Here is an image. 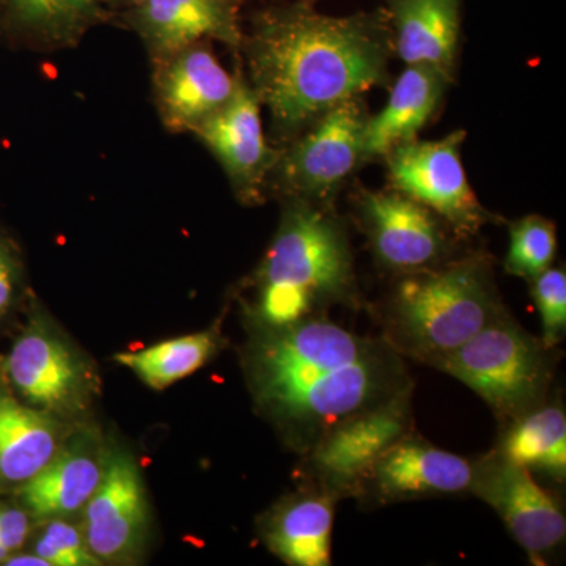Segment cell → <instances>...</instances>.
<instances>
[{
    "mask_svg": "<svg viewBox=\"0 0 566 566\" xmlns=\"http://www.w3.org/2000/svg\"><path fill=\"white\" fill-rule=\"evenodd\" d=\"M7 374L14 389L33 405L66 409L81 397L80 365L57 338L28 331L7 357Z\"/></svg>",
    "mask_w": 566,
    "mask_h": 566,
    "instance_id": "obj_18",
    "label": "cell"
},
{
    "mask_svg": "<svg viewBox=\"0 0 566 566\" xmlns=\"http://www.w3.org/2000/svg\"><path fill=\"white\" fill-rule=\"evenodd\" d=\"M472 494L493 506L532 564L545 565L546 557L564 543L566 520L560 502L524 465L490 453L476 461Z\"/></svg>",
    "mask_w": 566,
    "mask_h": 566,
    "instance_id": "obj_8",
    "label": "cell"
},
{
    "mask_svg": "<svg viewBox=\"0 0 566 566\" xmlns=\"http://www.w3.org/2000/svg\"><path fill=\"white\" fill-rule=\"evenodd\" d=\"M17 256L11 251L10 245L0 238V316L9 311L18 283Z\"/></svg>",
    "mask_w": 566,
    "mask_h": 566,
    "instance_id": "obj_29",
    "label": "cell"
},
{
    "mask_svg": "<svg viewBox=\"0 0 566 566\" xmlns=\"http://www.w3.org/2000/svg\"><path fill=\"white\" fill-rule=\"evenodd\" d=\"M145 517L144 488L128 457L112 458L102 482L85 504V545L98 560L128 553Z\"/></svg>",
    "mask_w": 566,
    "mask_h": 566,
    "instance_id": "obj_15",
    "label": "cell"
},
{
    "mask_svg": "<svg viewBox=\"0 0 566 566\" xmlns=\"http://www.w3.org/2000/svg\"><path fill=\"white\" fill-rule=\"evenodd\" d=\"M2 13H3V7H2V2H0V17H2Z\"/></svg>",
    "mask_w": 566,
    "mask_h": 566,
    "instance_id": "obj_32",
    "label": "cell"
},
{
    "mask_svg": "<svg viewBox=\"0 0 566 566\" xmlns=\"http://www.w3.org/2000/svg\"><path fill=\"white\" fill-rule=\"evenodd\" d=\"M107 2L115 3V6L128 7L129 10L136 9L147 0H107Z\"/></svg>",
    "mask_w": 566,
    "mask_h": 566,
    "instance_id": "obj_31",
    "label": "cell"
},
{
    "mask_svg": "<svg viewBox=\"0 0 566 566\" xmlns=\"http://www.w3.org/2000/svg\"><path fill=\"white\" fill-rule=\"evenodd\" d=\"M449 74L431 65H406L387 104L365 122L364 159L386 158L415 140L444 96Z\"/></svg>",
    "mask_w": 566,
    "mask_h": 566,
    "instance_id": "obj_16",
    "label": "cell"
},
{
    "mask_svg": "<svg viewBox=\"0 0 566 566\" xmlns=\"http://www.w3.org/2000/svg\"><path fill=\"white\" fill-rule=\"evenodd\" d=\"M528 471L545 472L556 482L566 476V416L560 403H543L513 420L494 450Z\"/></svg>",
    "mask_w": 566,
    "mask_h": 566,
    "instance_id": "obj_22",
    "label": "cell"
},
{
    "mask_svg": "<svg viewBox=\"0 0 566 566\" xmlns=\"http://www.w3.org/2000/svg\"><path fill=\"white\" fill-rule=\"evenodd\" d=\"M531 292L542 316V342L556 348L566 333V274L564 268H547L532 279Z\"/></svg>",
    "mask_w": 566,
    "mask_h": 566,
    "instance_id": "obj_26",
    "label": "cell"
},
{
    "mask_svg": "<svg viewBox=\"0 0 566 566\" xmlns=\"http://www.w3.org/2000/svg\"><path fill=\"white\" fill-rule=\"evenodd\" d=\"M259 281V318L266 327L353 303V256L344 227L322 208L297 199L283 214Z\"/></svg>",
    "mask_w": 566,
    "mask_h": 566,
    "instance_id": "obj_3",
    "label": "cell"
},
{
    "mask_svg": "<svg viewBox=\"0 0 566 566\" xmlns=\"http://www.w3.org/2000/svg\"><path fill=\"white\" fill-rule=\"evenodd\" d=\"M387 24L406 65L455 66L461 0H387Z\"/></svg>",
    "mask_w": 566,
    "mask_h": 566,
    "instance_id": "obj_17",
    "label": "cell"
},
{
    "mask_svg": "<svg viewBox=\"0 0 566 566\" xmlns=\"http://www.w3.org/2000/svg\"><path fill=\"white\" fill-rule=\"evenodd\" d=\"M476 461L455 455L409 433L376 461L360 495L381 504L439 495L472 494Z\"/></svg>",
    "mask_w": 566,
    "mask_h": 566,
    "instance_id": "obj_10",
    "label": "cell"
},
{
    "mask_svg": "<svg viewBox=\"0 0 566 566\" xmlns=\"http://www.w3.org/2000/svg\"><path fill=\"white\" fill-rule=\"evenodd\" d=\"M29 534V517L20 509L0 504V564L24 545Z\"/></svg>",
    "mask_w": 566,
    "mask_h": 566,
    "instance_id": "obj_28",
    "label": "cell"
},
{
    "mask_svg": "<svg viewBox=\"0 0 566 566\" xmlns=\"http://www.w3.org/2000/svg\"><path fill=\"white\" fill-rule=\"evenodd\" d=\"M260 107L252 88L238 81L229 103L193 132L222 164L234 189L245 200L259 196L264 178L277 163L264 139Z\"/></svg>",
    "mask_w": 566,
    "mask_h": 566,
    "instance_id": "obj_12",
    "label": "cell"
},
{
    "mask_svg": "<svg viewBox=\"0 0 566 566\" xmlns=\"http://www.w3.org/2000/svg\"><path fill=\"white\" fill-rule=\"evenodd\" d=\"M57 450L51 420L0 389V490L22 486Z\"/></svg>",
    "mask_w": 566,
    "mask_h": 566,
    "instance_id": "obj_20",
    "label": "cell"
},
{
    "mask_svg": "<svg viewBox=\"0 0 566 566\" xmlns=\"http://www.w3.org/2000/svg\"><path fill=\"white\" fill-rule=\"evenodd\" d=\"M335 502L318 486L283 502L264 528L268 547L289 565H331Z\"/></svg>",
    "mask_w": 566,
    "mask_h": 566,
    "instance_id": "obj_19",
    "label": "cell"
},
{
    "mask_svg": "<svg viewBox=\"0 0 566 566\" xmlns=\"http://www.w3.org/2000/svg\"><path fill=\"white\" fill-rule=\"evenodd\" d=\"M464 133L441 140L408 142L386 156L395 191L411 197L444 219L458 234L475 233L486 222L461 161Z\"/></svg>",
    "mask_w": 566,
    "mask_h": 566,
    "instance_id": "obj_7",
    "label": "cell"
},
{
    "mask_svg": "<svg viewBox=\"0 0 566 566\" xmlns=\"http://www.w3.org/2000/svg\"><path fill=\"white\" fill-rule=\"evenodd\" d=\"M365 122L359 96L324 112L311 123V132L282 156V181L305 200L333 193L364 159Z\"/></svg>",
    "mask_w": 566,
    "mask_h": 566,
    "instance_id": "obj_9",
    "label": "cell"
},
{
    "mask_svg": "<svg viewBox=\"0 0 566 566\" xmlns=\"http://www.w3.org/2000/svg\"><path fill=\"white\" fill-rule=\"evenodd\" d=\"M216 349V334L199 333L161 342L139 353L117 354L115 360L132 368L153 389H166L186 376L196 374Z\"/></svg>",
    "mask_w": 566,
    "mask_h": 566,
    "instance_id": "obj_23",
    "label": "cell"
},
{
    "mask_svg": "<svg viewBox=\"0 0 566 566\" xmlns=\"http://www.w3.org/2000/svg\"><path fill=\"white\" fill-rule=\"evenodd\" d=\"M268 329L253 345V386L304 452L349 417L412 390L405 356L386 337L353 333L326 314Z\"/></svg>",
    "mask_w": 566,
    "mask_h": 566,
    "instance_id": "obj_1",
    "label": "cell"
},
{
    "mask_svg": "<svg viewBox=\"0 0 566 566\" xmlns=\"http://www.w3.org/2000/svg\"><path fill=\"white\" fill-rule=\"evenodd\" d=\"M103 472L98 461L87 453H62L21 486L22 504L36 517L69 515L87 504Z\"/></svg>",
    "mask_w": 566,
    "mask_h": 566,
    "instance_id": "obj_21",
    "label": "cell"
},
{
    "mask_svg": "<svg viewBox=\"0 0 566 566\" xmlns=\"http://www.w3.org/2000/svg\"><path fill=\"white\" fill-rule=\"evenodd\" d=\"M557 252L556 227L542 216H526L510 229L505 271L516 277H536L551 268Z\"/></svg>",
    "mask_w": 566,
    "mask_h": 566,
    "instance_id": "obj_25",
    "label": "cell"
},
{
    "mask_svg": "<svg viewBox=\"0 0 566 566\" xmlns=\"http://www.w3.org/2000/svg\"><path fill=\"white\" fill-rule=\"evenodd\" d=\"M35 554L43 557L50 566H91L99 565L82 539L80 532L65 523H52L36 542Z\"/></svg>",
    "mask_w": 566,
    "mask_h": 566,
    "instance_id": "obj_27",
    "label": "cell"
},
{
    "mask_svg": "<svg viewBox=\"0 0 566 566\" xmlns=\"http://www.w3.org/2000/svg\"><path fill=\"white\" fill-rule=\"evenodd\" d=\"M509 314L483 259L405 274L387 311V340L431 365Z\"/></svg>",
    "mask_w": 566,
    "mask_h": 566,
    "instance_id": "obj_4",
    "label": "cell"
},
{
    "mask_svg": "<svg viewBox=\"0 0 566 566\" xmlns=\"http://www.w3.org/2000/svg\"><path fill=\"white\" fill-rule=\"evenodd\" d=\"M431 367L453 376L486 401L506 424L546 403L551 349L505 314Z\"/></svg>",
    "mask_w": 566,
    "mask_h": 566,
    "instance_id": "obj_5",
    "label": "cell"
},
{
    "mask_svg": "<svg viewBox=\"0 0 566 566\" xmlns=\"http://www.w3.org/2000/svg\"><path fill=\"white\" fill-rule=\"evenodd\" d=\"M6 565L9 566H50L39 554H21V556H11L7 558Z\"/></svg>",
    "mask_w": 566,
    "mask_h": 566,
    "instance_id": "obj_30",
    "label": "cell"
},
{
    "mask_svg": "<svg viewBox=\"0 0 566 566\" xmlns=\"http://www.w3.org/2000/svg\"><path fill=\"white\" fill-rule=\"evenodd\" d=\"M21 29L52 43L76 40L102 17V0H0Z\"/></svg>",
    "mask_w": 566,
    "mask_h": 566,
    "instance_id": "obj_24",
    "label": "cell"
},
{
    "mask_svg": "<svg viewBox=\"0 0 566 566\" xmlns=\"http://www.w3.org/2000/svg\"><path fill=\"white\" fill-rule=\"evenodd\" d=\"M156 76V98L170 132H196L229 103L238 81L203 43L163 59Z\"/></svg>",
    "mask_w": 566,
    "mask_h": 566,
    "instance_id": "obj_13",
    "label": "cell"
},
{
    "mask_svg": "<svg viewBox=\"0 0 566 566\" xmlns=\"http://www.w3.org/2000/svg\"><path fill=\"white\" fill-rule=\"evenodd\" d=\"M360 212L376 259L398 273L428 270L444 259L447 238L438 216L401 192H367Z\"/></svg>",
    "mask_w": 566,
    "mask_h": 566,
    "instance_id": "obj_11",
    "label": "cell"
},
{
    "mask_svg": "<svg viewBox=\"0 0 566 566\" xmlns=\"http://www.w3.org/2000/svg\"><path fill=\"white\" fill-rule=\"evenodd\" d=\"M252 91L293 136L335 104L387 80L390 31L379 13L329 17L308 3L256 14L245 41Z\"/></svg>",
    "mask_w": 566,
    "mask_h": 566,
    "instance_id": "obj_2",
    "label": "cell"
},
{
    "mask_svg": "<svg viewBox=\"0 0 566 566\" xmlns=\"http://www.w3.org/2000/svg\"><path fill=\"white\" fill-rule=\"evenodd\" d=\"M412 390L349 417L308 450L315 486L333 497H359L368 474L395 442L411 431Z\"/></svg>",
    "mask_w": 566,
    "mask_h": 566,
    "instance_id": "obj_6",
    "label": "cell"
},
{
    "mask_svg": "<svg viewBox=\"0 0 566 566\" xmlns=\"http://www.w3.org/2000/svg\"><path fill=\"white\" fill-rule=\"evenodd\" d=\"M240 6L241 0H147L129 10V21L163 61L205 40L238 46Z\"/></svg>",
    "mask_w": 566,
    "mask_h": 566,
    "instance_id": "obj_14",
    "label": "cell"
}]
</instances>
